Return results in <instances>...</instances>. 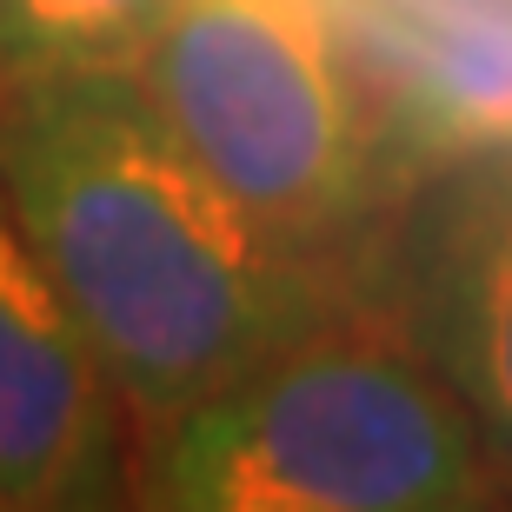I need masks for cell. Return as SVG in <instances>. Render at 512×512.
Listing matches in <instances>:
<instances>
[{"instance_id": "cell-1", "label": "cell", "mask_w": 512, "mask_h": 512, "mask_svg": "<svg viewBox=\"0 0 512 512\" xmlns=\"http://www.w3.org/2000/svg\"><path fill=\"white\" fill-rule=\"evenodd\" d=\"M0 187L133 439L340 320L320 253L233 200L133 67L0 87Z\"/></svg>"}, {"instance_id": "cell-2", "label": "cell", "mask_w": 512, "mask_h": 512, "mask_svg": "<svg viewBox=\"0 0 512 512\" xmlns=\"http://www.w3.org/2000/svg\"><path fill=\"white\" fill-rule=\"evenodd\" d=\"M499 479L479 419L426 353L346 320L140 433L133 453V499L153 512H473Z\"/></svg>"}, {"instance_id": "cell-3", "label": "cell", "mask_w": 512, "mask_h": 512, "mask_svg": "<svg viewBox=\"0 0 512 512\" xmlns=\"http://www.w3.org/2000/svg\"><path fill=\"white\" fill-rule=\"evenodd\" d=\"M140 87L233 200L300 247L380 207L386 167L326 0H173Z\"/></svg>"}, {"instance_id": "cell-4", "label": "cell", "mask_w": 512, "mask_h": 512, "mask_svg": "<svg viewBox=\"0 0 512 512\" xmlns=\"http://www.w3.org/2000/svg\"><path fill=\"white\" fill-rule=\"evenodd\" d=\"M133 419L0 187V512L133 499Z\"/></svg>"}, {"instance_id": "cell-5", "label": "cell", "mask_w": 512, "mask_h": 512, "mask_svg": "<svg viewBox=\"0 0 512 512\" xmlns=\"http://www.w3.org/2000/svg\"><path fill=\"white\" fill-rule=\"evenodd\" d=\"M406 340L512 473V133L453 153L399 220Z\"/></svg>"}, {"instance_id": "cell-6", "label": "cell", "mask_w": 512, "mask_h": 512, "mask_svg": "<svg viewBox=\"0 0 512 512\" xmlns=\"http://www.w3.org/2000/svg\"><path fill=\"white\" fill-rule=\"evenodd\" d=\"M173 0H0V87L140 67Z\"/></svg>"}]
</instances>
